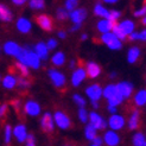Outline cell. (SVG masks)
Instances as JSON below:
<instances>
[{"label":"cell","mask_w":146,"mask_h":146,"mask_svg":"<svg viewBox=\"0 0 146 146\" xmlns=\"http://www.w3.org/2000/svg\"><path fill=\"white\" fill-rule=\"evenodd\" d=\"M18 58V61L24 63L27 67H31L33 69H38L40 65V58L38 57V55L31 48H24L20 49V51L16 56Z\"/></svg>","instance_id":"6da1fadb"},{"label":"cell","mask_w":146,"mask_h":146,"mask_svg":"<svg viewBox=\"0 0 146 146\" xmlns=\"http://www.w3.org/2000/svg\"><path fill=\"white\" fill-rule=\"evenodd\" d=\"M102 42L112 50H119L121 49V42L120 39L116 37L114 33H109V32H105L104 36H102Z\"/></svg>","instance_id":"7a4b0ae2"},{"label":"cell","mask_w":146,"mask_h":146,"mask_svg":"<svg viewBox=\"0 0 146 146\" xmlns=\"http://www.w3.org/2000/svg\"><path fill=\"white\" fill-rule=\"evenodd\" d=\"M55 121L57 123V126L60 128H62V129H67L71 125L69 118L64 113H62V112H56V114H55Z\"/></svg>","instance_id":"3957f363"},{"label":"cell","mask_w":146,"mask_h":146,"mask_svg":"<svg viewBox=\"0 0 146 146\" xmlns=\"http://www.w3.org/2000/svg\"><path fill=\"white\" fill-rule=\"evenodd\" d=\"M49 76L51 78V81H52V83L56 86V87H62L64 86L65 83V77L63 74H61L60 71H57V70H54V69H50L49 70Z\"/></svg>","instance_id":"277c9868"},{"label":"cell","mask_w":146,"mask_h":146,"mask_svg":"<svg viewBox=\"0 0 146 146\" xmlns=\"http://www.w3.org/2000/svg\"><path fill=\"white\" fill-rule=\"evenodd\" d=\"M40 125H42V129L44 131V132H52L54 131V127H55L54 119H52V116H51L50 113H45L43 115Z\"/></svg>","instance_id":"5b68a950"},{"label":"cell","mask_w":146,"mask_h":146,"mask_svg":"<svg viewBox=\"0 0 146 146\" xmlns=\"http://www.w3.org/2000/svg\"><path fill=\"white\" fill-rule=\"evenodd\" d=\"M116 89H118L119 94L122 98L127 99L128 96H131V94L133 92V84L129 82H120L116 86Z\"/></svg>","instance_id":"8992f818"},{"label":"cell","mask_w":146,"mask_h":146,"mask_svg":"<svg viewBox=\"0 0 146 146\" xmlns=\"http://www.w3.org/2000/svg\"><path fill=\"white\" fill-rule=\"evenodd\" d=\"M86 94L89 96L90 100L98 101L102 96V89H101V87L99 84H93V86H90V87L87 88Z\"/></svg>","instance_id":"52a82bcc"},{"label":"cell","mask_w":146,"mask_h":146,"mask_svg":"<svg viewBox=\"0 0 146 146\" xmlns=\"http://www.w3.org/2000/svg\"><path fill=\"white\" fill-rule=\"evenodd\" d=\"M37 24L43 29L44 31H51L52 30V19L46 14H42L37 18Z\"/></svg>","instance_id":"ba28073f"},{"label":"cell","mask_w":146,"mask_h":146,"mask_svg":"<svg viewBox=\"0 0 146 146\" xmlns=\"http://www.w3.org/2000/svg\"><path fill=\"white\" fill-rule=\"evenodd\" d=\"M69 16H70L71 20L74 21L75 24H81L82 21L84 20V18L87 17V11L84 9H78V10L74 9Z\"/></svg>","instance_id":"9c48e42d"},{"label":"cell","mask_w":146,"mask_h":146,"mask_svg":"<svg viewBox=\"0 0 146 146\" xmlns=\"http://www.w3.org/2000/svg\"><path fill=\"white\" fill-rule=\"evenodd\" d=\"M109 126L113 131H118L121 129L123 126H125V119L122 118L121 115H112L111 119H109Z\"/></svg>","instance_id":"30bf717a"},{"label":"cell","mask_w":146,"mask_h":146,"mask_svg":"<svg viewBox=\"0 0 146 146\" xmlns=\"http://www.w3.org/2000/svg\"><path fill=\"white\" fill-rule=\"evenodd\" d=\"M89 119H90V123H92V125L95 127L96 129H105L106 126H107L106 121L102 119L99 114H96V113H90Z\"/></svg>","instance_id":"8fae6325"},{"label":"cell","mask_w":146,"mask_h":146,"mask_svg":"<svg viewBox=\"0 0 146 146\" xmlns=\"http://www.w3.org/2000/svg\"><path fill=\"white\" fill-rule=\"evenodd\" d=\"M86 74L88 75L90 78H95L101 74V68L96 63L89 62V63H87V72Z\"/></svg>","instance_id":"7c38bea8"},{"label":"cell","mask_w":146,"mask_h":146,"mask_svg":"<svg viewBox=\"0 0 146 146\" xmlns=\"http://www.w3.org/2000/svg\"><path fill=\"white\" fill-rule=\"evenodd\" d=\"M25 112H26L29 115L36 116V115L39 114L40 107H39V105L37 104V102H35V101H29V102H26V105H25Z\"/></svg>","instance_id":"4fadbf2b"},{"label":"cell","mask_w":146,"mask_h":146,"mask_svg":"<svg viewBox=\"0 0 146 146\" xmlns=\"http://www.w3.org/2000/svg\"><path fill=\"white\" fill-rule=\"evenodd\" d=\"M86 78V70L84 69H77L74 74H72V78H71V82L74 87H77L82 83V81Z\"/></svg>","instance_id":"5bb4252c"},{"label":"cell","mask_w":146,"mask_h":146,"mask_svg":"<svg viewBox=\"0 0 146 146\" xmlns=\"http://www.w3.org/2000/svg\"><path fill=\"white\" fill-rule=\"evenodd\" d=\"M105 141L109 146H116L120 141V138L114 131H108V132H106V134H105Z\"/></svg>","instance_id":"9a60e30c"},{"label":"cell","mask_w":146,"mask_h":146,"mask_svg":"<svg viewBox=\"0 0 146 146\" xmlns=\"http://www.w3.org/2000/svg\"><path fill=\"white\" fill-rule=\"evenodd\" d=\"M114 24H116V21H112V20L105 18L104 20H100L98 23V29H99V31H101L102 33L109 32L112 30V27L114 26Z\"/></svg>","instance_id":"2e32d148"},{"label":"cell","mask_w":146,"mask_h":146,"mask_svg":"<svg viewBox=\"0 0 146 146\" xmlns=\"http://www.w3.org/2000/svg\"><path fill=\"white\" fill-rule=\"evenodd\" d=\"M17 29L21 33H29L31 30V23L26 18H19L17 21Z\"/></svg>","instance_id":"e0dca14e"},{"label":"cell","mask_w":146,"mask_h":146,"mask_svg":"<svg viewBox=\"0 0 146 146\" xmlns=\"http://www.w3.org/2000/svg\"><path fill=\"white\" fill-rule=\"evenodd\" d=\"M21 48H19L18 44H16L14 42H7L5 43V45H4V50H5V52L7 55H10V56H17V54L20 51Z\"/></svg>","instance_id":"ac0fdd59"},{"label":"cell","mask_w":146,"mask_h":146,"mask_svg":"<svg viewBox=\"0 0 146 146\" xmlns=\"http://www.w3.org/2000/svg\"><path fill=\"white\" fill-rule=\"evenodd\" d=\"M14 135H16L17 140L19 143H24L25 139H26V135H27L25 126L24 125H18L16 128H14Z\"/></svg>","instance_id":"d6986e66"},{"label":"cell","mask_w":146,"mask_h":146,"mask_svg":"<svg viewBox=\"0 0 146 146\" xmlns=\"http://www.w3.org/2000/svg\"><path fill=\"white\" fill-rule=\"evenodd\" d=\"M36 54L38 55V57L40 60H48V48L44 43H38L37 45H36Z\"/></svg>","instance_id":"ffe728a7"},{"label":"cell","mask_w":146,"mask_h":146,"mask_svg":"<svg viewBox=\"0 0 146 146\" xmlns=\"http://www.w3.org/2000/svg\"><path fill=\"white\" fill-rule=\"evenodd\" d=\"M119 27L121 29L122 32L125 33L126 36H128L131 32L134 30V24H133V21H131V20H123L122 23L119 25Z\"/></svg>","instance_id":"44dd1931"},{"label":"cell","mask_w":146,"mask_h":146,"mask_svg":"<svg viewBox=\"0 0 146 146\" xmlns=\"http://www.w3.org/2000/svg\"><path fill=\"white\" fill-rule=\"evenodd\" d=\"M12 13L11 11L7 9L6 6L1 5L0 4V19H1L3 21H11L12 20Z\"/></svg>","instance_id":"7402d4cb"},{"label":"cell","mask_w":146,"mask_h":146,"mask_svg":"<svg viewBox=\"0 0 146 146\" xmlns=\"http://www.w3.org/2000/svg\"><path fill=\"white\" fill-rule=\"evenodd\" d=\"M139 55H140V50L139 48H131L129 51H128V55H127V60L129 63H134L138 58H139Z\"/></svg>","instance_id":"603a6c76"},{"label":"cell","mask_w":146,"mask_h":146,"mask_svg":"<svg viewBox=\"0 0 146 146\" xmlns=\"http://www.w3.org/2000/svg\"><path fill=\"white\" fill-rule=\"evenodd\" d=\"M138 123H139V112L134 111L133 114L131 115V118H129V122H128L129 129H135V128H138Z\"/></svg>","instance_id":"cb8c5ba5"},{"label":"cell","mask_w":146,"mask_h":146,"mask_svg":"<svg viewBox=\"0 0 146 146\" xmlns=\"http://www.w3.org/2000/svg\"><path fill=\"white\" fill-rule=\"evenodd\" d=\"M116 93H118V89H116V86H114V84H109V86H107L106 88H105V90L102 92V95H104L106 99H109L111 96L115 95Z\"/></svg>","instance_id":"d4e9b609"},{"label":"cell","mask_w":146,"mask_h":146,"mask_svg":"<svg viewBox=\"0 0 146 146\" xmlns=\"http://www.w3.org/2000/svg\"><path fill=\"white\" fill-rule=\"evenodd\" d=\"M84 133H86V138L88 140H93L94 138L96 137V128L94 127L92 123L90 125H87L86 129H84Z\"/></svg>","instance_id":"484cf974"},{"label":"cell","mask_w":146,"mask_h":146,"mask_svg":"<svg viewBox=\"0 0 146 146\" xmlns=\"http://www.w3.org/2000/svg\"><path fill=\"white\" fill-rule=\"evenodd\" d=\"M3 84H4L5 88H7V89H12L13 87L16 86V77L12 76V75H7V76L4 78Z\"/></svg>","instance_id":"4316f807"},{"label":"cell","mask_w":146,"mask_h":146,"mask_svg":"<svg viewBox=\"0 0 146 146\" xmlns=\"http://www.w3.org/2000/svg\"><path fill=\"white\" fill-rule=\"evenodd\" d=\"M134 101H135L137 106H144L145 102H146V92L145 90L138 92V94L134 98Z\"/></svg>","instance_id":"83f0119b"},{"label":"cell","mask_w":146,"mask_h":146,"mask_svg":"<svg viewBox=\"0 0 146 146\" xmlns=\"http://www.w3.org/2000/svg\"><path fill=\"white\" fill-rule=\"evenodd\" d=\"M51 61H52V63L55 65H57V67H60V65H62L65 61V57H64V54L63 52H57L52 56V58H51Z\"/></svg>","instance_id":"f1b7e54d"},{"label":"cell","mask_w":146,"mask_h":146,"mask_svg":"<svg viewBox=\"0 0 146 146\" xmlns=\"http://www.w3.org/2000/svg\"><path fill=\"white\" fill-rule=\"evenodd\" d=\"M94 13L96 14V16H99V17H102V18H107L108 17V13H109V11H107L106 9L102 5H100V4H98L96 6H95V9H94Z\"/></svg>","instance_id":"f546056e"},{"label":"cell","mask_w":146,"mask_h":146,"mask_svg":"<svg viewBox=\"0 0 146 146\" xmlns=\"http://www.w3.org/2000/svg\"><path fill=\"white\" fill-rule=\"evenodd\" d=\"M108 100V104L111 105V106H118V105H120L121 102H122V100H123V98L119 94V92L115 94V95H113V96H111L109 99H107Z\"/></svg>","instance_id":"4dcf8cb0"},{"label":"cell","mask_w":146,"mask_h":146,"mask_svg":"<svg viewBox=\"0 0 146 146\" xmlns=\"http://www.w3.org/2000/svg\"><path fill=\"white\" fill-rule=\"evenodd\" d=\"M133 145L135 146H145L146 145V140L143 133H137L133 137Z\"/></svg>","instance_id":"1f68e13d"},{"label":"cell","mask_w":146,"mask_h":146,"mask_svg":"<svg viewBox=\"0 0 146 146\" xmlns=\"http://www.w3.org/2000/svg\"><path fill=\"white\" fill-rule=\"evenodd\" d=\"M44 6V0H31L30 1V7L33 10H43Z\"/></svg>","instance_id":"d6a6232c"},{"label":"cell","mask_w":146,"mask_h":146,"mask_svg":"<svg viewBox=\"0 0 146 146\" xmlns=\"http://www.w3.org/2000/svg\"><path fill=\"white\" fill-rule=\"evenodd\" d=\"M16 67L18 68V70L20 71V74H21V76L23 77H25V76H27L29 75V69H27V65H25L24 63H21V62H17V64H16Z\"/></svg>","instance_id":"836d02e7"},{"label":"cell","mask_w":146,"mask_h":146,"mask_svg":"<svg viewBox=\"0 0 146 146\" xmlns=\"http://www.w3.org/2000/svg\"><path fill=\"white\" fill-rule=\"evenodd\" d=\"M112 30L114 31V35L118 37L119 39H125L126 38V35L122 32V30L119 27V25H116V24H114V26L112 27Z\"/></svg>","instance_id":"e575fe53"},{"label":"cell","mask_w":146,"mask_h":146,"mask_svg":"<svg viewBox=\"0 0 146 146\" xmlns=\"http://www.w3.org/2000/svg\"><path fill=\"white\" fill-rule=\"evenodd\" d=\"M77 4L78 0H67L65 1V9H67V11H72L74 9H76Z\"/></svg>","instance_id":"d590c367"},{"label":"cell","mask_w":146,"mask_h":146,"mask_svg":"<svg viewBox=\"0 0 146 146\" xmlns=\"http://www.w3.org/2000/svg\"><path fill=\"white\" fill-rule=\"evenodd\" d=\"M120 12L119 11H111L108 13V17H107V19H109V20H112V21H116L119 18H120Z\"/></svg>","instance_id":"8d00e7d4"},{"label":"cell","mask_w":146,"mask_h":146,"mask_svg":"<svg viewBox=\"0 0 146 146\" xmlns=\"http://www.w3.org/2000/svg\"><path fill=\"white\" fill-rule=\"evenodd\" d=\"M78 118H80V120H81L82 122H87V120H88V115H87V111L83 108V107H81L80 108V111H78Z\"/></svg>","instance_id":"74e56055"},{"label":"cell","mask_w":146,"mask_h":146,"mask_svg":"<svg viewBox=\"0 0 146 146\" xmlns=\"http://www.w3.org/2000/svg\"><path fill=\"white\" fill-rule=\"evenodd\" d=\"M16 83H18V86L20 87V88H27V87L30 86L29 81H27V80H25L24 77H18L16 80Z\"/></svg>","instance_id":"f35d334b"},{"label":"cell","mask_w":146,"mask_h":146,"mask_svg":"<svg viewBox=\"0 0 146 146\" xmlns=\"http://www.w3.org/2000/svg\"><path fill=\"white\" fill-rule=\"evenodd\" d=\"M74 101L76 102V105L80 106V107H84L86 106V100L81 95H78V94L74 95Z\"/></svg>","instance_id":"ab89813d"},{"label":"cell","mask_w":146,"mask_h":146,"mask_svg":"<svg viewBox=\"0 0 146 146\" xmlns=\"http://www.w3.org/2000/svg\"><path fill=\"white\" fill-rule=\"evenodd\" d=\"M69 17V13L65 11V10H63V9H60L57 11V18L60 19V20H64V19H67Z\"/></svg>","instance_id":"60d3db41"},{"label":"cell","mask_w":146,"mask_h":146,"mask_svg":"<svg viewBox=\"0 0 146 146\" xmlns=\"http://www.w3.org/2000/svg\"><path fill=\"white\" fill-rule=\"evenodd\" d=\"M11 134H12L11 126L7 125L6 128H5V143L6 144H10V141H11Z\"/></svg>","instance_id":"b9f144b4"},{"label":"cell","mask_w":146,"mask_h":146,"mask_svg":"<svg viewBox=\"0 0 146 146\" xmlns=\"http://www.w3.org/2000/svg\"><path fill=\"white\" fill-rule=\"evenodd\" d=\"M25 141H26V145H27V146H33L35 143H36V141H35V137H33L32 134H27Z\"/></svg>","instance_id":"7bdbcfd3"},{"label":"cell","mask_w":146,"mask_h":146,"mask_svg":"<svg viewBox=\"0 0 146 146\" xmlns=\"http://www.w3.org/2000/svg\"><path fill=\"white\" fill-rule=\"evenodd\" d=\"M45 45H46L48 50H51V49H55V48L57 46V42H56L55 39H49V42H48V44H45Z\"/></svg>","instance_id":"ee69618b"},{"label":"cell","mask_w":146,"mask_h":146,"mask_svg":"<svg viewBox=\"0 0 146 146\" xmlns=\"http://www.w3.org/2000/svg\"><path fill=\"white\" fill-rule=\"evenodd\" d=\"M145 13H146V9H145V7H143L141 10L134 12V17H143V16H145Z\"/></svg>","instance_id":"f6af8a7d"},{"label":"cell","mask_w":146,"mask_h":146,"mask_svg":"<svg viewBox=\"0 0 146 146\" xmlns=\"http://www.w3.org/2000/svg\"><path fill=\"white\" fill-rule=\"evenodd\" d=\"M6 112H7V105H1L0 106V118L4 116L6 114Z\"/></svg>","instance_id":"bcb514c9"},{"label":"cell","mask_w":146,"mask_h":146,"mask_svg":"<svg viewBox=\"0 0 146 146\" xmlns=\"http://www.w3.org/2000/svg\"><path fill=\"white\" fill-rule=\"evenodd\" d=\"M92 141H93V145H94V146H100V145H102V139H101V138H98V137L94 138Z\"/></svg>","instance_id":"7dc6e473"},{"label":"cell","mask_w":146,"mask_h":146,"mask_svg":"<svg viewBox=\"0 0 146 146\" xmlns=\"http://www.w3.org/2000/svg\"><path fill=\"white\" fill-rule=\"evenodd\" d=\"M129 39H131V40H137V39H139V33L132 31V32L129 33Z\"/></svg>","instance_id":"c3c4849f"},{"label":"cell","mask_w":146,"mask_h":146,"mask_svg":"<svg viewBox=\"0 0 146 146\" xmlns=\"http://www.w3.org/2000/svg\"><path fill=\"white\" fill-rule=\"evenodd\" d=\"M145 38H146V31L143 30V32L139 33V39L140 40H145Z\"/></svg>","instance_id":"681fc988"},{"label":"cell","mask_w":146,"mask_h":146,"mask_svg":"<svg viewBox=\"0 0 146 146\" xmlns=\"http://www.w3.org/2000/svg\"><path fill=\"white\" fill-rule=\"evenodd\" d=\"M12 1L14 5H23V4H25L26 0H12Z\"/></svg>","instance_id":"f907efd6"},{"label":"cell","mask_w":146,"mask_h":146,"mask_svg":"<svg viewBox=\"0 0 146 146\" xmlns=\"http://www.w3.org/2000/svg\"><path fill=\"white\" fill-rule=\"evenodd\" d=\"M108 111L111 112V113H113V114H115V112H116V107H115V106H111V105H109V106H108Z\"/></svg>","instance_id":"816d5d0a"},{"label":"cell","mask_w":146,"mask_h":146,"mask_svg":"<svg viewBox=\"0 0 146 146\" xmlns=\"http://www.w3.org/2000/svg\"><path fill=\"white\" fill-rule=\"evenodd\" d=\"M80 26H81V24H75L74 26H72L71 31H76V30H78V29H80Z\"/></svg>","instance_id":"f5cc1de1"},{"label":"cell","mask_w":146,"mask_h":146,"mask_svg":"<svg viewBox=\"0 0 146 146\" xmlns=\"http://www.w3.org/2000/svg\"><path fill=\"white\" fill-rule=\"evenodd\" d=\"M65 36H67V35H65V32H63V31L58 32V37H60V38H65Z\"/></svg>","instance_id":"db71d44e"},{"label":"cell","mask_w":146,"mask_h":146,"mask_svg":"<svg viewBox=\"0 0 146 146\" xmlns=\"http://www.w3.org/2000/svg\"><path fill=\"white\" fill-rule=\"evenodd\" d=\"M92 105H93V107H94V108H98V107H99L98 101H94V100H92Z\"/></svg>","instance_id":"11a10c76"},{"label":"cell","mask_w":146,"mask_h":146,"mask_svg":"<svg viewBox=\"0 0 146 146\" xmlns=\"http://www.w3.org/2000/svg\"><path fill=\"white\" fill-rule=\"evenodd\" d=\"M13 105H14V108L18 109V107H19V105H20V102H19V101H14V102H13Z\"/></svg>","instance_id":"9f6ffc18"},{"label":"cell","mask_w":146,"mask_h":146,"mask_svg":"<svg viewBox=\"0 0 146 146\" xmlns=\"http://www.w3.org/2000/svg\"><path fill=\"white\" fill-rule=\"evenodd\" d=\"M106 3H108V4H113V3H116L118 0H105Z\"/></svg>","instance_id":"6f0895ef"},{"label":"cell","mask_w":146,"mask_h":146,"mask_svg":"<svg viewBox=\"0 0 146 146\" xmlns=\"http://www.w3.org/2000/svg\"><path fill=\"white\" fill-rule=\"evenodd\" d=\"M81 38H82V40H86V39H87V35H82Z\"/></svg>","instance_id":"680465c9"},{"label":"cell","mask_w":146,"mask_h":146,"mask_svg":"<svg viewBox=\"0 0 146 146\" xmlns=\"http://www.w3.org/2000/svg\"><path fill=\"white\" fill-rule=\"evenodd\" d=\"M74 65H75V62H74V61H72V62L70 63V67H71V68H74Z\"/></svg>","instance_id":"91938a15"},{"label":"cell","mask_w":146,"mask_h":146,"mask_svg":"<svg viewBox=\"0 0 146 146\" xmlns=\"http://www.w3.org/2000/svg\"><path fill=\"white\" fill-rule=\"evenodd\" d=\"M141 21H143V24H146V19H145V18H143V20H141Z\"/></svg>","instance_id":"94428289"}]
</instances>
